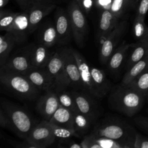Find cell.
Masks as SVG:
<instances>
[{"label": "cell", "instance_id": "19", "mask_svg": "<svg viewBox=\"0 0 148 148\" xmlns=\"http://www.w3.org/2000/svg\"><path fill=\"white\" fill-rule=\"evenodd\" d=\"M49 48L39 43L34 45L31 54V68H46L54 53H51Z\"/></svg>", "mask_w": 148, "mask_h": 148}, {"label": "cell", "instance_id": "37", "mask_svg": "<svg viewBox=\"0 0 148 148\" xmlns=\"http://www.w3.org/2000/svg\"><path fill=\"white\" fill-rule=\"evenodd\" d=\"M148 11V0H140L135 17L145 19Z\"/></svg>", "mask_w": 148, "mask_h": 148}, {"label": "cell", "instance_id": "47", "mask_svg": "<svg viewBox=\"0 0 148 148\" xmlns=\"http://www.w3.org/2000/svg\"><path fill=\"white\" fill-rule=\"evenodd\" d=\"M145 98L148 100V92L146 94V96H145Z\"/></svg>", "mask_w": 148, "mask_h": 148}, {"label": "cell", "instance_id": "24", "mask_svg": "<svg viewBox=\"0 0 148 148\" xmlns=\"http://www.w3.org/2000/svg\"><path fill=\"white\" fill-rule=\"evenodd\" d=\"M49 121L61 127L73 130V113L60 105Z\"/></svg>", "mask_w": 148, "mask_h": 148}, {"label": "cell", "instance_id": "10", "mask_svg": "<svg viewBox=\"0 0 148 148\" xmlns=\"http://www.w3.org/2000/svg\"><path fill=\"white\" fill-rule=\"evenodd\" d=\"M56 138L49 121L45 120L34 126L25 140L34 148H46L54 142Z\"/></svg>", "mask_w": 148, "mask_h": 148}, {"label": "cell", "instance_id": "33", "mask_svg": "<svg viewBox=\"0 0 148 148\" xmlns=\"http://www.w3.org/2000/svg\"><path fill=\"white\" fill-rule=\"evenodd\" d=\"M18 12L14 13L1 9L0 11V29L6 31L14 21Z\"/></svg>", "mask_w": 148, "mask_h": 148}, {"label": "cell", "instance_id": "11", "mask_svg": "<svg viewBox=\"0 0 148 148\" xmlns=\"http://www.w3.org/2000/svg\"><path fill=\"white\" fill-rule=\"evenodd\" d=\"M56 7L51 0H34L28 10L29 31L31 34L39 27L42 20Z\"/></svg>", "mask_w": 148, "mask_h": 148}, {"label": "cell", "instance_id": "3", "mask_svg": "<svg viewBox=\"0 0 148 148\" xmlns=\"http://www.w3.org/2000/svg\"><path fill=\"white\" fill-rule=\"evenodd\" d=\"M0 108L8 118V129L25 140L36 124L30 113L22 106L5 98L1 99Z\"/></svg>", "mask_w": 148, "mask_h": 148}, {"label": "cell", "instance_id": "44", "mask_svg": "<svg viewBox=\"0 0 148 148\" xmlns=\"http://www.w3.org/2000/svg\"><path fill=\"white\" fill-rule=\"evenodd\" d=\"M9 0H0V8L1 9H2V8L8 3Z\"/></svg>", "mask_w": 148, "mask_h": 148}, {"label": "cell", "instance_id": "5", "mask_svg": "<svg viewBox=\"0 0 148 148\" xmlns=\"http://www.w3.org/2000/svg\"><path fill=\"white\" fill-rule=\"evenodd\" d=\"M71 21L73 38L80 48L84 47L88 31V26L84 12L75 0L69 3L67 9Z\"/></svg>", "mask_w": 148, "mask_h": 148}, {"label": "cell", "instance_id": "18", "mask_svg": "<svg viewBox=\"0 0 148 148\" xmlns=\"http://www.w3.org/2000/svg\"><path fill=\"white\" fill-rule=\"evenodd\" d=\"M119 18L116 17L110 10H102L98 28L97 38L99 43L106 39L119 23Z\"/></svg>", "mask_w": 148, "mask_h": 148}, {"label": "cell", "instance_id": "36", "mask_svg": "<svg viewBox=\"0 0 148 148\" xmlns=\"http://www.w3.org/2000/svg\"><path fill=\"white\" fill-rule=\"evenodd\" d=\"M57 147L60 148H82L80 143H76L69 138H60Z\"/></svg>", "mask_w": 148, "mask_h": 148}, {"label": "cell", "instance_id": "48", "mask_svg": "<svg viewBox=\"0 0 148 148\" xmlns=\"http://www.w3.org/2000/svg\"><path fill=\"white\" fill-rule=\"evenodd\" d=\"M134 1H136V2H137V1H138L139 0H134Z\"/></svg>", "mask_w": 148, "mask_h": 148}, {"label": "cell", "instance_id": "25", "mask_svg": "<svg viewBox=\"0 0 148 148\" xmlns=\"http://www.w3.org/2000/svg\"><path fill=\"white\" fill-rule=\"evenodd\" d=\"M17 45L14 36L8 32H5L0 36V67L7 61L14 46Z\"/></svg>", "mask_w": 148, "mask_h": 148}, {"label": "cell", "instance_id": "22", "mask_svg": "<svg viewBox=\"0 0 148 148\" xmlns=\"http://www.w3.org/2000/svg\"><path fill=\"white\" fill-rule=\"evenodd\" d=\"M90 72L95 87L102 98L110 90L111 83L102 69L90 65Z\"/></svg>", "mask_w": 148, "mask_h": 148}, {"label": "cell", "instance_id": "13", "mask_svg": "<svg viewBox=\"0 0 148 148\" xmlns=\"http://www.w3.org/2000/svg\"><path fill=\"white\" fill-rule=\"evenodd\" d=\"M71 49L79 69L83 86V91L88 93L97 99H101L93 83L92 77L90 72V65L88 64L84 56L79 53V51L73 48Z\"/></svg>", "mask_w": 148, "mask_h": 148}, {"label": "cell", "instance_id": "23", "mask_svg": "<svg viewBox=\"0 0 148 148\" xmlns=\"http://www.w3.org/2000/svg\"><path fill=\"white\" fill-rule=\"evenodd\" d=\"M131 47L132 50L126 62V71L146 54L148 51V38L138 40L135 43L131 44Z\"/></svg>", "mask_w": 148, "mask_h": 148}, {"label": "cell", "instance_id": "39", "mask_svg": "<svg viewBox=\"0 0 148 148\" xmlns=\"http://www.w3.org/2000/svg\"><path fill=\"white\" fill-rule=\"evenodd\" d=\"M9 144H10L12 146L14 147H17V148H34V147L30 144L27 140H25V142H18L15 140H8Z\"/></svg>", "mask_w": 148, "mask_h": 148}, {"label": "cell", "instance_id": "14", "mask_svg": "<svg viewBox=\"0 0 148 148\" xmlns=\"http://www.w3.org/2000/svg\"><path fill=\"white\" fill-rule=\"evenodd\" d=\"M54 25L58 36L57 45H67L73 37L71 21L67 10L62 8L57 9L54 16Z\"/></svg>", "mask_w": 148, "mask_h": 148}, {"label": "cell", "instance_id": "30", "mask_svg": "<svg viewBox=\"0 0 148 148\" xmlns=\"http://www.w3.org/2000/svg\"><path fill=\"white\" fill-rule=\"evenodd\" d=\"M132 32L134 38L137 41L148 38V27L145 23V19L135 17Z\"/></svg>", "mask_w": 148, "mask_h": 148}, {"label": "cell", "instance_id": "4", "mask_svg": "<svg viewBox=\"0 0 148 148\" xmlns=\"http://www.w3.org/2000/svg\"><path fill=\"white\" fill-rule=\"evenodd\" d=\"M1 84L18 98L33 101L40 93V90L35 86L24 75L0 70Z\"/></svg>", "mask_w": 148, "mask_h": 148}, {"label": "cell", "instance_id": "15", "mask_svg": "<svg viewBox=\"0 0 148 148\" xmlns=\"http://www.w3.org/2000/svg\"><path fill=\"white\" fill-rule=\"evenodd\" d=\"M60 105L57 93L51 90L46 91V93L39 98L36 109L45 120L49 121Z\"/></svg>", "mask_w": 148, "mask_h": 148}, {"label": "cell", "instance_id": "40", "mask_svg": "<svg viewBox=\"0 0 148 148\" xmlns=\"http://www.w3.org/2000/svg\"><path fill=\"white\" fill-rule=\"evenodd\" d=\"M112 0H95V5L101 10H109Z\"/></svg>", "mask_w": 148, "mask_h": 148}, {"label": "cell", "instance_id": "42", "mask_svg": "<svg viewBox=\"0 0 148 148\" xmlns=\"http://www.w3.org/2000/svg\"><path fill=\"white\" fill-rule=\"evenodd\" d=\"M34 1V0H16V2L21 10L24 11L27 10L29 9L31 4Z\"/></svg>", "mask_w": 148, "mask_h": 148}, {"label": "cell", "instance_id": "1", "mask_svg": "<svg viewBox=\"0 0 148 148\" xmlns=\"http://www.w3.org/2000/svg\"><path fill=\"white\" fill-rule=\"evenodd\" d=\"M97 136L106 137L120 143L124 148L134 147L136 132L125 121L114 117H106L99 121L92 132Z\"/></svg>", "mask_w": 148, "mask_h": 148}, {"label": "cell", "instance_id": "7", "mask_svg": "<svg viewBox=\"0 0 148 148\" xmlns=\"http://www.w3.org/2000/svg\"><path fill=\"white\" fill-rule=\"evenodd\" d=\"M79 111L94 123L102 115L103 110L95 99L88 93L82 90L71 91Z\"/></svg>", "mask_w": 148, "mask_h": 148}, {"label": "cell", "instance_id": "20", "mask_svg": "<svg viewBox=\"0 0 148 148\" xmlns=\"http://www.w3.org/2000/svg\"><path fill=\"white\" fill-rule=\"evenodd\" d=\"M37 37L38 43L49 48L57 44L58 36L54 23L49 21L39 25Z\"/></svg>", "mask_w": 148, "mask_h": 148}, {"label": "cell", "instance_id": "35", "mask_svg": "<svg viewBox=\"0 0 148 148\" xmlns=\"http://www.w3.org/2000/svg\"><path fill=\"white\" fill-rule=\"evenodd\" d=\"M134 122L135 125L139 128L140 130L148 134V117L139 116L135 117L134 119Z\"/></svg>", "mask_w": 148, "mask_h": 148}, {"label": "cell", "instance_id": "29", "mask_svg": "<svg viewBox=\"0 0 148 148\" xmlns=\"http://www.w3.org/2000/svg\"><path fill=\"white\" fill-rule=\"evenodd\" d=\"M56 93L61 105L68 109L73 113L79 112L71 91H68L66 90H64Z\"/></svg>", "mask_w": 148, "mask_h": 148}, {"label": "cell", "instance_id": "26", "mask_svg": "<svg viewBox=\"0 0 148 148\" xmlns=\"http://www.w3.org/2000/svg\"><path fill=\"white\" fill-rule=\"evenodd\" d=\"M148 66V51L139 61L132 65L126 72L123 78L121 84L128 86L134 81Z\"/></svg>", "mask_w": 148, "mask_h": 148}, {"label": "cell", "instance_id": "6", "mask_svg": "<svg viewBox=\"0 0 148 148\" xmlns=\"http://www.w3.org/2000/svg\"><path fill=\"white\" fill-rule=\"evenodd\" d=\"M34 45L29 43L17 50L0 67V70L24 75L31 68V54Z\"/></svg>", "mask_w": 148, "mask_h": 148}, {"label": "cell", "instance_id": "12", "mask_svg": "<svg viewBox=\"0 0 148 148\" xmlns=\"http://www.w3.org/2000/svg\"><path fill=\"white\" fill-rule=\"evenodd\" d=\"M64 68L70 87L75 90L83 91L79 69L71 48H60Z\"/></svg>", "mask_w": 148, "mask_h": 148}, {"label": "cell", "instance_id": "28", "mask_svg": "<svg viewBox=\"0 0 148 148\" xmlns=\"http://www.w3.org/2000/svg\"><path fill=\"white\" fill-rule=\"evenodd\" d=\"M127 86L137 90L146 96L148 92V66Z\"/></svg>", "mask_w": 148, "mask_h": 148}, {"label": "cell", "instance_id": "34", "mask_svg": "<svg viewBox=\"0 0 148 148\" xmlns=\"http://www.w3.org/2000/svg\"><path fill=\"white\" fill-rule=\"evenodd\" d=\"M128 5L124 0H112L110 11L118 18H120L125 12Z\"/></svg>", "mask_w": 148, "mask_h": 148}, {"label": "cell", "instance_id": "8", "mask_svg": "<svg viewBox=\"0 0 148 148\" xmlns=\"http://www.w3.org/2000/svg\"><path fill=\"white\" fill-rule=\"evenodd\" d=\"M128 26L127 20L120 21L113 30L102 42L99 49V58L101 64L108 62L113 51L125 35Z\"/></svg>", "mask_w": 148, "mask_h": 148}, {"label": "cell", "instance_id": "32", "mask_svg": "<svg viewBox=\"0 0 148 148\" xmlns=\"http://www.w3.org/2000/svg\"><path fill=\"white\" fill-rule=\"evenodd\" d=\"M49 125L54 135L58 138H69L72 136L80 137L79 135L72 129L61 127L49 122Z\"/></svg>", "mask_w": 148, "mask_h": 148}, {"label": "cell", "instance_id": "16", "mask_svg": "<svg viewBox=\"0 0 148 148\" xmlns=\"http://www.w3.org/2000/svg\"><path fill=\"white\" fill-rule=\"evenodd\" d=\"M24 75L40 91L54 90L53 79L46 68H31Z\"/></svg>", "mask_w": 148, "mask_h": 148}, {"label": "cell", "instance_id": "43", "mask_svg": "<svg viewBox=\"0 0 148 148\" xmlns=\"http://www.w3.org/2000/svg\"><path fill=\"white\" fill-rule=\"evenodd\" d=\"M0 125L4 128H8V118L1 108H0Z\"/></svg>", "mask_w": 148, "mask_h": 148}, {"label": "cell", "instance_id": "45", "mask_svg": "<svg viewBox=\"0 0 148 148\" xmlns=\"http://www.w3.org/2000/svg\"><path fill=\"white\" fill-rule=\"evenodd\" d=\"M124 1H125V3H127V5L128 6L130 5L132 1V0H124Z\"/></svg>", "mask_w": 148, "mask_h": 148}, {"label": "cell", "instance_id": "46", "mask_svg": "<svg viewBox=\"0 0 148 148\" xmlns=\"http://www.w3.org/2000/svg\"><path fill=\"white\" fill-rule=\"evenodd\" d=\"M75 1L78 3V4L79 5V6L81 5V4H82V1H83V0H75Z\"/></svg>", "mask_w": 148, "mask_h": 148}, {"label": "cell", "instance_id": "49", "mask_svg": "<svg viewBox=\"0 0 148 148\" xmlns=\"http://www.w3.org/2000/svg\"><path fill=\"white\" fill-rule=\"evenodd\" d=\"M147 113H148V109H147Z\"/></svg>", "mask_w": 148, "mask_h": 148}, {"label": "cell", "instance_id": "2", "mask_svg": "<svg viewBox=\"0 0 148 148\" xmlns=\"http://www.w3.org/2000/svg\"><path fill=\"white\" fill-rule=\"evenodd\" d=\"M145 98V95L137 90L120 84L110 94L108 103L114 110L132 117L141 110Z\"/></svg>", "mask_w": 148, "mask_h": 148}, {"label": "cell", "instance_id": "31", "mask_svg": "<svg viewBox=\"0 0 148 148\" xmlns=\"http://www.w3.org/2000/svg\"><path fill=\"white\" fill-rule=\"evenodd\" d=\"M91 148H124L119 142L106 137L97 136L94 135Z\"/></svg>", "mask_w": 148, "mask_h": 148}, {"label": "cell", "instance_id": "27", "mask_svg": "<svg viewBox=\"0 0 148 148\" xmlns=\"http://www.w3.org/2000/svg\"><path fill=\"white\" fill-rule=\"evenodd\" d=\"M92 123L80 112L73 113V130L80 136L86 134Z\"/></svg>", "mask_w": 148, "mask_h": 148}, {"label": "cell", "instance_id": "21", "mask_svg": "<svg viewBox=\"0 0 148 148\" xmlns=\"http://www.w3.org/2000/svg\"><path fill=\"white\" fill-rule=\"evenodd\" d=\"M130 48H131V44L123 40L113 51L108 61V69L110 72L115 73L120 69Z\"/></svg>", "mask_w": 148, "mask_h": 148}, {"label": "cell", "instance_id": "38", "mask_svg": "<svg viewBox=\"0 0 148 148\" xmlns=\"http://www.w3.org/2000/svg\"><path fill=\"white\" fill-rule=\"evenodd\" d=\"M135 148H148V138L136 132L134 145Z\"/></svg>", "mask_w": 148, "mask_h": 148}, {"label": "cell", "instance_id": "9", "mask_svg": "<svg viewBox=\"0 0 148 148\" xmlns=\"http://www.w3.org/2000/svg\"><path fill=\"white\" fill-rule=\"evenodd\" d=\"M46 68L51 76L54 84L56 92L66 90L70 87L64 68L63 59L60 49L54 52Z\"/></svg>", "mask_w": 148, "mask_h": 148}, {"label": "cell", "instance_id": "41", "mask_svg": "<svg viewBox=\"0 0 148 148\" xmlns=\"http://www.w3.org/2000/svg\"><path fill=\"white\" fill-rule=\"evenodd\" d=\"M93 0H83L81 5L80 6L82 9L86 14H88L92 6Z\"/></svg>", "mask_w": 148, "mask_h": 148}, {"label": "cell", "instance_id": "17", "mask_svg": "<svg viewBox=\"0 0 148 148\" xmlns=\"http://www.w3.org/2000/svg\"><path fill=\"white\" fill-rule=\"evenodd\" d=\"M6 32H10L14 36L17 45L25 43L30 34L28 10L18 12L14 21Z\"/></svg>", "mask_w": 148, "mask_h": 148}]
</instances>
